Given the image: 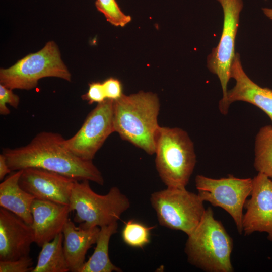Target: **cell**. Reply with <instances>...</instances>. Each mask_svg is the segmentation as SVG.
Returning a JSON list of instances; mask_svg holds the SVG:
<instances>
[{"instance_id": "7", "label": "cell", "mask_w": 272, "mask_h": 272, "mask_svg": "<svg viewBox=\"0 0 272 272\" xmlns=\"http://www.w3.org/2000/svg\"><path fill=\"white\" fill-rule=\"evenodd\" d=\"M150 200L159 224L187 236L198 225L206 210L198 194L186 188L167 187L152 193Z\"/></svg>"}, {"instance_id": "28", "label": "cell", "mask_w": 272, "mask_h": 272, "mask_svg": "<svg viewBox=\"0 0 272 272\" xmlns=\"http://www.w3.org/2000/svg\"><path fill=\"white\" fill-rule=\"evenodd\" d=\"M262 10L264 14L267 18L272 20V8H263Z\"/></svg>"}, {"instance_id": "10", "label": "cell", "mask_w": 272, "mask_h": 272, "mask_svg": "<svg viewBox=\"0 0 272 272\" xmlns=\"http://www.w3.org/2000/svg\"><path fill=\"white\" fill-rule=\"evenodd\" d=\"M217 1L223 9V29L217 46L213 49L208 56L207 66L209 71L216 75L220 80L223 97L219 102H222L226 98L227 84L231 78V66L236 54L235 39L243 3L242 0Z\"/></svg>"}, {"instance_id": "11", "label": "cell", "mask_w": 272, "mask_h": 272, "mask_svg": "<svg viewBox=\"0 0 272 272\" xmlns=\"http://www.w3.org/2000/svg\"><path fill=\"white\" fill-rule=\"evenodd\" d=\"M252 182L250 198L244 205L246 211L243 216V232L245 235L266 232L268 239L272 241V180L258 173Z\"/></svg>"}, {"instance_id": "9", "label": "cell", "mask_w": 272, "mask_h": 272, "mask_svg": "<svg viewBox=\"0 0 272 272\" xmlns=\"http://www.w3.org/2000/svg\"><path fill=\"white\" fill-rule=\"evenodd\" d=\"M113 104L114 100L110 99L98 103L77 132L64 139L63 146L81 159L92 161L107 138L114 132Z\"/></svg>"}, {"instance_id": "22", "label": "cell", "mask_w": 272, "mask_h": 272, "mask_svg": "<svg viewBox=\"0 0 272 272\" xmlns=\"http://www.w3.org/2000/svg\"><path fill=\"white\" fill-rule=\"evenodd\" d=\"M95 6L114 26L124 27L131 20L130 16L121 11L115 0H96Z\"/></svg>"}, {"instance_id": "16", "label": "cell", "mask_w": 272, "mask_h": 272, "mask_svg": "<svg viewBox=\"0 0 272 272\" xmlns=\"http://www.w3.org/2000/svg\"><path fill=\"white\" fill-rule=\"evenodd\" d=\"M100 228L76 227L69 218L63 230V247L70 271L79 272L88 250L96 244Z\"/></svg>"}, {"instance_id": "15", "label": "cell", "mask_w": 272, "mask_h": 272, "mask_svg": "<svg viewBox=\"0 0 272 272\" xmlns=\"http://www.w3.org/2000/svg\"><path fill=\"white\" fill-rule=\"evenodd\" d=\"M71 212L69 205L34 199L31 206L34 243L39 247L62 233Z\"/></svg>"}, {"instance_id": "4", "label": "cell", "mask_w": 272, "mask_h": 272, "mask_svg": "<svg viewBox=\"0 0 272 272\" xmlns=\"http://www.w3.org/2000/svg\"><path fill=\"white\" fill-rule=\"evenodd\" d=\"M155 165L167 187L186 188L196 163L193 143L178 127L160 126L155 139Z\"/></svg>"}, {"instance_id": "1", "label": "cell", "mask_w": 272, "mask_h": 272, "mask_svg": "<svg viewBox=\"0 0 272 272\" xmlns=\"http://www.w3.org/2000/svg\"><path fill=\"white\" fill-rule=\"evenodd\" d=\"M64 138L56 132L42 131L27 145L3 149L12 171L30 167L56 172L76 181L89 180L103 185L104 180L92 161L77 157L63 145Z\"/></svg>"}, {"instance_id": "13", "label": "cell", "mask_w": 272, "mask_h": 272, "mask_svg": "<svg viewBox=\"0 0 272 272\" xmlns=\"http://www.w3.org/2000/svg\"><path fill=\"white\" fill-rule=\"evenodd\" d=\"M231 78L235 79V86L227 91L225 100L219 103L221 113L226 115L230 104L241 101L254 105L265 112L272 122V89L262 87L253 81L244 72L239 53H236L231 66Z\"/></svg>"}, {"instance_id": "17", "label": "cell", "mask_w": 272, "mask_h": 272, "mask_svg": "<svg viewBox=\"0 0 272 272\" xmlns=\"http://www.w3.org/2000/svg\"><path fill=\"white\" fill-rule=\"evenodd\" d=\"M22 170L12 171L0 184V206L31 225V206L35 197L23 189L19 181Z\"/></svg>"}, {"instance_id": "19", "label": "cell", "mask_w": 272, "mask_h": 272, "mask_svg": "<svg viewBox=\"0 0 272 272\" xmlns=\"http://www.w3.org/2000/svg\"><path fill=\"white\" fill-rule=\"evenodd\" d=\"M63 235L60 233L41 247L37 264L32 272H68L70 269L63 247Z\"/></svg>"}, {"instance_id": "24", "label": "cell", "mask_w": 272, "mask_h": 272, "mask_svg": "<svg viewBox=\"0 0 272 272\" xmlns=\"http://www.w3.org/2000/svg\"><path fill=\"white\" fill-rule=\"evenodd\" d=\"M19 103V97L13 93V90L0 84V114L7 115L10 113V110L7 106V104L14 108H17Z\"/></svg>"}, {"instance_id": "3", "label": "cell", "mask_w": 272, "mask_h": 272, "mask_svg": "<svg viewBox=\"0 0 272 272\" xmlns=\"http://www.w3.org/2000/svg\"><path fill=\"white\" fill-rule=\"evenodd\" d=\"M233 248L232 238L222 223L215 218L209 207L198 225L188 235L185 252L191 264L205 271L232 272Z\"/></svg>"}, {"instance_id": "21", "label": "cell", "mask_w": 272, "mask_h": 272, "mask_svg": "<svg viewBox=\"0 0 272 272\" xmlns=\"http://www.w3.org/2000/svg\"><path fill=\"white\" fill-rule=\"evenodd\" d=\"M155 226H147L133 220L125 223L121 232L123 242L128 246L134 248H143L150 241L151 231Z\"/></svg>"}, {"instance_id": "6", "label": "cell", "mask_w": 272, "mask_h": 272, "mask_svg": "<svg viewBox=\"0 0 272 272\" xmlns=\"http://www.w3.org/2000/svg\"><path fill=\"white\" fill-rule=\"evenodd\" d=\"M45 77L71 81V74L53 41L48 42L40 50L27 55L10 67L0 70V84L12 90L34 89L38 81Z\"/></svg>"}, {"instance_id": "14", "label": "cell", "mask_w": 272, "mask_h": 272, "mask_svg": "<svg viewBox=\"0 0 272 272\" xmlns=\"http://www.w3.org/2000/svg\"><path fill=\"white\" fill-rule=\"evenodd\" d=\"M34 242L33 229L21 218L0 209V260L17 259L28 256Z\"/></svg>"}, {"instance_id": "18", "label": "cell", "mask_w": 272, "mask_h": 272, "mask_svg": "<svg viewBox=\"0 0 272 272\" xmlns=\"http://www.w3.org/2000/svg\"><path fill=\"white\" fill-rule=\"evenodd\" d=\"M117 222L100 227L94 252L79 272H121L109 257V244L111 236L117 233Z\"/></svg>"}, {"instance_id": "2", "label": "cell", "mask_w": 272, "mask_h": 272, "mask_svg": "<svg viewBox=\"0 0 272 272\" xmlns=\"http://www.w3.org/2000/svg\"><path fill=\"white\" fill-rule=\"evenodd\" d=\"M160 107L159 99L152 92L123 94L114 101V132L147 153L154 154L156 136L160 127L158 123Z\"/></svg>"}, {"instance_id": "12", "label": "cell", "mask_w": 272, "mask_h": 272, "mask_svg": "<svg viewBox=\"0 0 272 272\" xmlns=\"http://www.w3.org/2000/svg\"><path fill=\"white\" fill-rule=\"evenodd\" d=\"M75 181L56 172L30 167L22 170L19 183L35 199L69 205Z\"/></svg>"}, {"instance_id": "27", "label": "cell", "mask_w": 272, "mask_h": 272, "mask_svg": "<svg viewBox=\"0 0 272 272\" xmlns=\"http://www.w3.org/2000/svg\"><path fill=\"white\" fill-rule=\"evenodd\" d=\"M12 171L9 168L5 156L2 153L0 155V180H4L6 176L10 174Z\"/></svg>"}, {"instance_id": "23", "label": "cell", "mask_w": 272, "mask_h": 272, "mask_svg": "<svg viewBox=\"0 0 272 272\" xmlns=\"http://www.w3.org/2000/svg\"><path fill=\"white\" fill-rule=\"evenodd\" d=\"M33 264L32 258L29 255L15 260H0V272H32Z\"/></svg>"}, {"instance_id": "5", "label": "cell", "mask_w": 272, "mask_h": 272, "mask_svg": "<svg viewBox=\"0 0 272 272\" xmlns=\"http://www.w3.org/2000/svg\"><path fill=\"white\" fill-rule=\"evenodd\" d=\"M69 206L71 212L76 211L74 221L79 226L100 228L117 222L130 203L117 187L100 195L92 189L89 180H83L74 182Z\"/></svg>"}, {"instance_id": "20", "label": "cell", "mask_w": 272, "mask_h": 272, "mask_svg": "<svg viewBox=\"0 0 272 272\" xmlns=\"http://www.w3.org/2000/svg\"><path fill=\"white\" fill-rule=\"evenodd\" d=\"M254 167L272 180V126L260 128L255 138Z\"/></svg>"}, {"instance_id": "8", "label": "cell", "mask_w": 272, "mask_h": 272, "mask_svg": "<svg viewBox=\"0 0 272 272\" xmlns=\"http://www.w3.org/2000/svg\"><path fill=\"white\" fill-rule=\"evenodd\" d=\"M198 195L203 201L226 211L233 219L239 234L243 232V209L252 189V179L229 175L214 179L197 175L195 179Z\"/></svg>"}, {"instance_id": "26", "label": "cell", "mask_w": 272, "mask_h": 272, "mask_svg": "<svg viewBox=\"0 0 272 272\" xmlns=\"http://www.w3.org/2000/svg\"><path fill=\"white\" fill-rule=\"evenodd\" d=\"M102 84L107 99L115 101L123 94L121 83L116 78H108L102 82Z\"/></svg>"}, {"instance_id": "25", "label": "cell", "mask_w": 272, "mask_h": 272, "mask_svg": "<svg viewBox=\"0 0 272 272\" xmlns=\"http://www.w3.org/2000/svg\"><path fill=\"white\" fill-rule=\"evenodd\" d=\"M84 100H86L89 104L93 103H100L106 100L102 83L92 82L89 84L87 92L82 96Z\"/></svg>"}]
</instances>
